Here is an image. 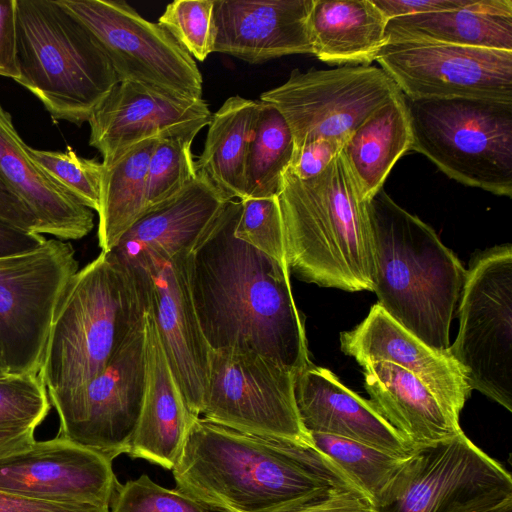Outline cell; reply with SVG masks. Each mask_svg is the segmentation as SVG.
Listing matches in <instances>:
<instances>
[{"mask_svg": "<svg viewBox=\"0 0 512 512\" xmlns=\"http://www.w3.org/2000/svg\"><path fill=\"white\" fill-rule=\"evenodd\" d=\"M240 200H229L190 250L186 274L210 350L257 353L295 375L312 362L290 271L235 236Z\"/></svg>", "mask_w": 512, "mask_h": 512, "instance_id": "6da1fadb", "label": "cell"}, {"mask_svg": "<svg viewBox=\"0 0 512 512\" xmlns=\"http://www.w3.org/2000/svg\"><path fill=\"white\" fill-rule=\"evenodd\" d=\"M172 473L179 490L216 512H282L336 488L358 489L315 445L199 416L191 419Z\"/></svg>", "mask_w": 512, "mask_h": 512, "instance_id": "7a4b0ae2", "label": "cell"}, {"mask_svg": "<svg viewBox=\"0 0 512 512\" xmlns=\"http://www.w3.org/2000/svg\"><path fill=\"white\" fill-rule=\"evenodd\" d=\"M367 212L377 303L427 346L448 355L467 270L432 227L383 188L367 201Z\"/></svg>", "mask_w": 512, "mask_h": 512, "instance_id": "3957f363", "label": "cell"}, {"mask_svg": "<svg viewBox=\"0 0 512 512\" xmlns=\"http://www.w3.org/2000/svg\"><path fill=\"white\" fill-rule=\"evenodd\" d=\"M146 295L135 268L112 252L78 270L57 308L39 377L49 399L72 395L145 328Z\"/></svg>", "mask_w": 512, "mask_h": 512, "instance_id": "277c9868", "label": "cell"}, {"mask_svg": "<svg viewBox=\"0 0 512 512\" xmlns=\"http://www.w3.org/2000/svg\"><path fill=\"white\" fill-rule=\"evenodd\" d=\"M277 197L289 271L321 287L372 291L367 202L341 154L308 181L288 167Z\"/></svg>", "mask_w": 512, "mask_h": 512, "instance_id": "5b68a950", "label": "cell"}, {"mask_svg": "<svg viewBox=\"0 0 512 512\" xmlns=\"http://www.w3.org/2000/svg\"><path fill=\"white\" fill-rule=\"evenodd\" d=\"M16 80L51 117L78 126L119 83L88 30L57 0H16Z\"/></svg>", "mask_w": 512, "mask_h": 512, "instance_id": "8992f818", "label": "cell"}, {"mask_svg": "<svg viewBox=\"0 0 512 512\" xmlns=\"http://www.w3.org/2000/svg\"><path fill=\"white\" fill-rule=\"evenodd\" d=\"M406 106L411 150L455 181L512 196V102L406 98Z\"/></svg>", "mask_w": 512, "mask_h": 512, "instance_id": "52a82bcc", "label": "cell"}, {"mask_svg": "<svg viewBox=\"0 0 512 512\" xmlns=\"http://www.w3.org/2000/svg\"><path fill=\"white\" fill-rule=\"evenodd\" d=\"M457 314L458 335L449 357L471 390L512 411V246L474 255Z\"/></svg>", "mask_w": 512, "mask_h": 512, "instance_id": "ba28073f", "label": "cell"}, {"mask_svg": "<svg viewBox=\"0 0 512 512\" xmlns=\"http://www.w3.org/2000/svg\"><path fill=\"white\" fill-rule=\"evenodd\" d=\"M512 504V477L463 432L417 446L375 512H494Z\"/></svg>", "mask_w": 512, "mask_h": 512, "instance_id": "9c48e42d", "label": "cell"}, {"mask_svg": "<svg viewBox=\"0 0 512 512\" xmlns=\"http://www.w3.org/2000/svg\"><path fill=\"white\" fill-rule=\"evenodd\" d=\"M78 271L69 242L0 259V359L7 375H39L50 329Z\"/></svg>", "mask_w": 512, "mask_h": 512, "instance_id": "30bf717a", "label": "cell"}, {"mask_svg": "<svg viewBox=\"0 0 512 512\" xmlns=\"http://www.w3.org/2000/svg\"><path fill=\"white\" fill-rule=\"evenodd\" d=\"M402 93L380 67L345 65L291 71L288 79L260 95L287 122L294 149L320 139L346 142L376 109Z\"/></svg>", "mask_w": 512, "mask_h": 512, "instance_id": "8fae6325", "label": "cell"}, {"mask_svg": "<svg viewBox=\"0 0 512 512\" xmlns=\"http://www.w3.org/2000/svg\"><path fill=\"white\" fill-rule=\"evenodd\" d=\"M295 374L251 351L210 350L199 417L236 430L314 446L295 401Z\"/></svg>", "mask_w": 512, "mask_h": 512, "instance_id": "7c38bea8", "label": "cell"}, {"mask_svg": "<svg viewBox=\"0 0 512 512\" xmlns=\"http://www.w3.org/2000/svg\"><path fill=\"white\" fill-rule=\"evenodd\" d=\"M93 36L119 82L200 99L203 78L194 58L158 23L123 0H57Z\"/></svg>", "mask_w": 512, "mask_h": 512, "instance_id": "4fadbf2b", "label": "cell"}, {"mask_svg": "<svg viewBox=\"0 0 512 512\" xmlns=\"http://www.w3.org/2000/svg\"><path fill=\"white\" fill-rule=\"evenodd\" d=\"M145 384L144 328L82 389L50 399L60 421L57 436L113 461L128 450L140 418Z\"/></svg>", "mask_w": 512, "mask_h": 512, "instance_id": "5bb4252c", "label": "cell"}, {"mask_svg": "<svg viewBox=\"0 0 512 512\" xmlns=\"http://www.w3.org/2000/svg\"><path fill=\"white\" fill-rule=\"evenodd\" d=\"M375 61L408 99L512 102V51L398 41L386 43Z\"/></svg>", "mask_w": 512, "mask_h": 512, "instance_id": "9a60e30c", "label": "cell"}, {"mask_svg": "<svg viewBox=\"0 0 512 512\" xmlns=\"http://www.w3.org/2000/svg\"><path fill=\"white\" fill-rule=\"evenodd\" d=\"M189 252L172 257L147 252L127 264L133 266L140 277L147 311L186 405L193 415L199 416L208 384L210 349L189 290L186 274Z\"/></svg>", "mask_w": 512, "mask_h": 512, "instance_id": "2e32d148", "label": "cell"}, {"mask_svg": "<svg viewBox=\"0 0 512 512\" xmlns=\"http://www.w3.org/2000/svg\"><path fill=\"white\" fill-rule=\"evenodd\" d=\"M118 483L111 460L60 436L0 458V491L28 499L109 508Z\"/></svg>", "mask_w": 512, "mask_h": 512, "instance_id": "e0dca14e", "label": "cell"}, {"mask_svg": "<svg viewBox=\"0 0 512 512\" xmlns=\"http://www.w3.org/2000/svg\"><path fill=\"white\" fill-rule=\"evenodd\" d=\"M211 116L203 98L119 82L88 120L89 145L109 164L144 141L195 139Z\"/></svg>", "mask_w": 512, "mask_h": 512, "instance_id": "ac0fdd59", "label": "cell"}, {"mask_svg": "<svg viewBox=\"0 0 512 512\" xmlns=\"http://www.w3.org/2000/svg\"><path fill=\"white\" fill-rule=\"evenodd\" d=\"M313 0H214V52L250 64L312 54Z\"/></svg>", "mask_w": 512, "mask_h": 512, "instance_id": "d6986e66", "label": "cell"}, {"mask_svg": "<svg viewBox=\"0 0 512 512\" xmlns=\"http://www.w3.org/2000/svg\"><path fill=\"white\" fill-rule=\"evenodd\" d=\"M294 394L301 423L309 434L354 440L400 457L416 446L366 400L340 382L329 369L311 363L295 376Z\"/></svg>", "mask_w": 512, "mask_h": 512, "instance_id": "ffe728a7", "label": "cell"}, {"mask_svg": "<svg viewBox=\"0 0 512 512\" xmlns=\"http://www.w3.org/2000/svg\"><path fill=\"white\" fill-rule=\"evenodd\" d=\"M340 347L361 367L388 362L409 371L459 413L471 394L460 369L448 355L427 346L378 303L360 324L340 334Z\"/></svg>", "mask_w": 512, "mask_h": 512, "instance_id": "44dd1931", "label": "cell"}, {"mask_svg": "<svg viewBox=\"0 0 512 512\" xmlns=\"http://www.w3.org/2000/svg\"><path fill=\"white\" fill-rule=\"evenodd\" d=\"M0 178L37 221L39 234L78 240L94 227V213L58 185L27 152L9 112L0 104Z\"/></svg>", "mask_w": 512, "mask_h": 512, "instance_id": "7402d4cb", "label": "cell"}, {"mask_svg": "<svg viewBox=\"0 0 512 512\" xmlns=\"http://www.w3.org/2000/svg\"><path fill=\"white\" fill-rule=\"evenodd\" d=\"M146 384L136 430L127 454L172 470L193 415L168 365L153 319L145 325Z\"/></svg>", "mask_w": 512, "mask_h": 512, "instance_id": "603a6c76", "label": "cell"}, {"mask_svg": "<svg viewBox=\"0 0 512 512\" xmlns=\"http://www.w3.org/2000/svg\"><path fill=\"white\" fill-rule=\"evenodd\" d=\"M229 201L205 176H197L173 199L138 219L110 251L122 262L156 252L190 251Z\"/></svg>", "mask_w": 512, "mask_h": 512, "instance_id": "cb8c5ba5", "label": "cell"}, {"mask_svg": "<svg viewBox=\"0 0 512 512\" xmlns=\"http://www.w3.org/2000/svg\"><path fill=\"white\" fill-rule=\"evenodd\" d=\"M362 368L372 403L414 446L441 442L463 432L460 413L409 371L388 362Z\"/></svg>", "mask_w": 512, "mask_h": 512, "instance_id": "d4e9b609", "label": "cell"}, {"mask_svg": "<svg viewBox=\"0 0 512 512\" xmlns=\"http://www.w3.org/2000/svg\"><path fill=\"white\" fill-rule=\"evenodd\" d=\"M386 43L435 42L512 51V1L476 0L467 8L393 18Z\"/></svg>", "mask_w": 512, "mask_h": 512, "instance_id": "484cf974", "label": "cell"}, {"mask_svg": "<svg viewBox=\"0 0 512 512\" xmlns=\"http://www.w3.org/2000/svg\"><path fill=\"white\" fill-rule=\"evenodd\" d=\"M386 24L372 0H313L312 55L331 64L369 65L386 44Z\"/></svg>", "mask_w": 512, "mask_h": 512, "instance_id": "4316f807", "label": "cell"}, {"mask_svg": "<svg viewBox=\"0 0 512 512\" xmlns=\"http://www.w3.org/2000/svg\"><path fill=\"white\" fill-rule=\"evenodd\" d=\"M406 98L400 93L359 125L340 152L364 202L380 189L395 163L411 151Z\"/></svg>", "mask_w": 512, "mask_h": 512, "instance_id": "83f0119b", "label": "cell"}, {"mask_svg": "<svg viewBox=\"0 0 512 512\" xmlns=\"http://www.w3.org/2000/svg\"><path fill=\"white\" fill-rule=\"evenodd\" d=\"M259 111V101L239 95L225 100L212 114L202 153L195 161L227 199L245 198L246 167Z\"/></svg>", "mask_w": 512, "mask_h": 512, "instance_id": "f1b7e54d", "label": "cell"}, {"mask_svg": "<svg viewBox=\"0 0 512 512\" xmlns=\"http://www.w3.org/2000/svg\"><path fill=\"white\" fill-rule=\"evenodd\" d=\"M158 140L137 144L114 162L103 164L98 243L111 251L122 235L145 214L148 163Z\"/></svg>", "mask_w": 512, "mask_h": 512, "instance_id": "f546056e", "label": "cell"}, {"mask_svg": "<svg viewBox=\"0 0 512 512\" xmlns=\"http://www.w3.org/2000/svg\"><path fill=\"white\" fill-rule=\"evenodd\" d=\"M259 101L249 147L245 198L277 197L294 152L291 130L277 109Z\"/></svg>", "mask_w": 512, "mask_h": 512, "instance_id": "4dcf8cb0", "label": "cell"}, {"mask_svg": "<svg viewBox=\"0 0 512 512\" xmlns=\"http://www.w3.org/2000/svg\"><path fill=\"white\" fill-rule=\"evenodd\" d=\"M310 435L315 447L331 459L374 505L408 458L337 436Z\"/></svg>", "mask_w": 512, "mask_h": 512, "instance_id": "1f68e13d", "label": "cell"}, {"mask_svg": "<svg viewBox=\"0 0 512 512\" xmlns=\"http://www.w3.org/2000/svg\"><path fill=\"white\" fill-rule=\"evenodd\" d=\"M193 140L157 141L146 172L145 214L176 197L197 176Z\"/></svg>", "mask_w": 512, "mask_h": 512, "instance_id": "d6a6232c", "label": "cell"}, {"mask_svg": "<svg viewBox=\"0 0 512 512\" xmlns=\"http://www.w3.org/2000/svg\"><path fill=\"white\" fill-rule=\"evenodd\" d=\"M27 152L58 185L85 207L98 212L103 164L78 156L71 146L64 151L34 149Z\"/></svg>", "mask_w": 512, "mask_h": 512, "instance_id": "836d02e7", "label": "cell"}, {"mask_svg": "<svg viewBox=\"0 0 512 512\" xmlns=\"http://www.w3.org/2000/svg\"><path fill=\"white\" fill-rule=\"evenodd\" d=\"M158 24L165 28L194 60L204 61L214 52V0H175L166 6Z\"/></svg>", "mask_w": 512, "mask_h": 512, "instance_id": "e575fe53", "label": "cell"}, {"mask_svg": "<svg viewBox=\"0 0 512 512\" xmlns=\"http://www.w3.org/2000/svg\"><path fill=\"white\" fill-rule=\"evenodd\" d=\"M240 202L242 209L235 227V236L287 265L278 197L246 198Z\"/></svg>", "mask_w": 512, "mask_h": 512, "instance_id": "d590c367", "label": "cell"}, {"mask_svg": "<svg viewBox=\"0 0 512 512\" xmlns=\"http://www.w3.org/2000/svg\"><path fill=\"white\" fill-rule=\"evenodd\" d=\"M110 512H209L178 488H164L143 474L125 484L118 483Z\"/></svg>", "mask_w": 512, "mask_h": 512, "instance_id": "8d00e7d4", "label": "cell"}, {"mask_svg": "<svg viewBox=\"0 0 512 512\" xmlns=\"http://www.w3.org/2000/svg\"><path fill=\"white\" fill-rule=\"evenodd\" d=\"M49 410L48 392L39 375L0 378V427H37Z\"/></svg>", "mask_w": 512, "mask_h": 512, "instance_id": "74e56055", "label": "cell"}, {"mask_svg": "<svg viewBox=\"0 0 512 512\" xmlns=\"http://www.w3.org/2000/svg\"><path fill=\"white\" fill-rule=\"evenodd\" d=\"M343 145L335 140L320 139L294 149L289 169L300 180H311L340 154Z\"/></svg>", "mask_w": 512, "mask_h": 512, "instance_id": "f35d334b", "label": "cell"}, {"mask_svg": "<svg viewBox=\"0 0 512 512\" xmlns=\"http://www.w3.org/2000/svg\"><path fill=\"white\" fill-rule=\"evenodd\" d=\"M0 76H20L17 53L16 0H0Z\"/></svg>", "mask_w": 512, "mask_h": 512, "instance_id": "ab89813d", "label": "cell"}, {"mask_svg": "<svg viewBox=\"0 0 512 512\" xmlns=\"http://www.w3.org/2000/svg\"><path fill=\"white\" fill-rule=\"evenodd\" d=\"M282 512H375V506L358 489L336 488L318 499Z\"/></svg>", "mask_w": 512, "mask_h": 512, "instance_id": "60d3db41", "label": "cell"}, {"mask_svg": "<svg viewBox=\"0 0 512 512\" xmlns=\"http://www.w3.org/2000/svg\"><path fill=\"white\" fill-rule=\"evenodd\" d=\"M385 19L462 9L476 0H372Z\"/></svg>", "mask_w": 512, "mask_h": 512, "instance_id": "b9f144b4", "label": "cell"}, {"mask_svg": "<svg viewBox=\"0 0 512 512\" xmlns=\"http://www.w3.org/2000/svg\"><path fill=\"white\" fill-rule=\"evenodd\" d=\"M0 512H110V510L93 505L38 501L0 491Z\"/></svg>", "mask_w": 512, "mask_h": 512, "instance_id": "7bdbcfd3", "label": "cell"}, {"mask_svg": "<svg viewBox=\"0 0 512 512\" xmlns=\"http://www.w3.org/2000/svg\"><path fill=\"white\" fill-rule=\"evenodd\" d=\"M45 241L42 234L20 229L0 219V259L32 252Z\"/></svg>", "mask_w": 512, "mask_h": 512, "instance_id": "ee69618b", "label": "cell"}, {"mask_svg": "<svg viewBox=\"0 0 512 512\" xmlns=\"http://www.w3.org/2000/svg\"><path fill=\"white\" fill-rule=\"evenodd\" d=\"M0 219L20 229L38 233L37 221L25 204L0 178ZM39 234V233H38Z\"/></svg>", "mask_w": 512, "mask_h": 512, "instance_id": "f6af8a7d", "label": "cell"}, {"mask_svg": "<svg viewBox=\"0 0 512 512\" xmlns=\"http://www.w3.org/2000/svg\"><path fill=\"white\" fill-rule=\"evenodd\" d=\"M35 426L0 427V458L21 451L35 441Z\"/></svg>", "mask_w": 512, "mask_h": 512, "instance_id": "bcb514c9", "label": "cell"}, {"mask_svg": "<svg viewBox=\"0 0 512 512\" xmlns=\"http://www.w3.org/2000/svg\"><path fill=\"white\" fill-rule=\"evenodd\" d=\"M494 512H512V504L504 506V507H502L499 510L494 511Z\"/></svg>", "mask_w": 512, "mask_h": 512, "instance_id": "7dc6e473", "label": "cell"}, {"mask_svg": "<svg viewBox=\"0 0 512 512\" xmlns=\"http://www.w3.org/2000/svg\"><path fill=\"white\" fill-rule=\"evenodd\" d=\"M5 376H8V375L6 374L3 364H2V361L0 359V378L5 377Z\"/></svg>", "mask_w": 512, "mask_h": 512, "instance_id": "c3c4849f", "label": "cell"}]
</instances>
